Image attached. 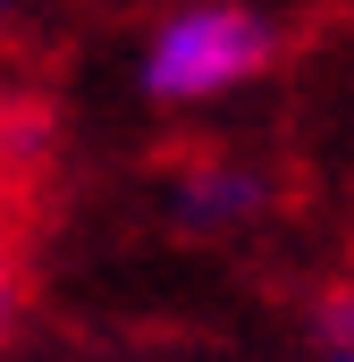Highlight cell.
Segmentation results:
<instances>
[{"label":"cell","instance_id":"cell-1","mask_svg":"<svg viewBox=\"0 0 354 362\" xmlns=\"http://www.w3.org/2000/svg\"><path fill=\"white\" fill-rule=\"evenodd\" d=\"M278 59V25L253 0H185L169 17H152L144 51H135V85L161 110H211L262 85Z\"/></svg>","mask_w":354,"mask_h":362},{"label":"cell","instance_id":"cell-2","mask_svg":"<svg viewBox=\"0 0 354 362\" xmlns=\"http://www.w3.org/2000/svg\"><path fill=\"white\" fill-rule=\"evenodd\" d=\"M169 211L177 228H202V236H228V228H253L270 211V177L253 160H228V152H202L169 177Z\"/></svg>","mask_w":354,"mask_h":362},{"label":"cell","instance_id":"cell-3","mask_svg":"<svg viewBox=\"0 0 354 362\" xmlns=\"http://www.w3.org/2000/svg\"><path fill=\"white\" fill-rule=\"evenodd\" d=\"M17 303H25V286H17V262H8V245H0V337L17 329Z\"/></svg>","mask_w":354,"mask_h":362},{"label":"cell","instance_id":"cell-4","mask_svg":"<svg viewBox=\"0 0 354 362\" xmlns=\"http://www.w3.org/2000/svg\"><path fill=\"white\" fill-rule=\"evenodd\" d=\"M321 362H354V337H346V346H329V354H321Z\"/></svg>","mask_w":354,"mask_h":362},{"label":"cell","instance_id":"cell-5","mask_svg":"<svg viewBox=\"0 0 354 362\" xmlns=\"http://www.w3.org/2000/svg\"><path fill=\"white\" fill-rule=\"evenodd\" d=\"M8 17H17V0H0V25H8Z\"/></svg>","mask_w":354,"mask_h":362}]
</instances>
